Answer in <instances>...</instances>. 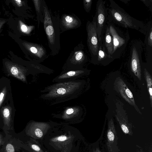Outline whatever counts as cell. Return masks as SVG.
Returning <instances> with one entry per match:
<instances>
[{
    "mask_svg": "<svg viewBox=\"0 0 152 152\" xmlns=\"http://www.w3.org/2000/svg\"><path fill=\"white\" fill-rule=\"evenodd\" d=\"M86 83L84 80L78 79L56 83L41 90L40 97L50 105L64 102L80 96Z\"/></svg>",
    "mask_w": 152,
    "mask_h": 152,
    "instance_id": "1",
    "label": "cell"
},
{
    "mask_svg": "<svg viewBox=\"0 0 152 152\" xmlns=\"http://www.w3.org/2000/svg\"><path fill=\"white\" fill-rule=\"evenodd\" d=\"M41 4L44 28L50 50V55L55 56L59 53L61 50L59 15L56 12H52L44 0H41Z\"/></svg>",
    "mask_w": 152,
    "mask_h": 152,
    "instance_id": "2",
    "label": "cell"
},
{
    "mask_svg": "<svg viewBox=\"0 0 152 152\" xmlns=\"http://www.w3.org/2000/svg\"><path fill=\"white\" fill-rule=\"evenodd\" d=\"M109 1L110 4L107 8V22L125 28L136 30L146 35L147 26L130 15L114 1Z\"/></svg>",
    "mask_w": 152,
    "mask_h": 152,
    "instance_id": "3",
    "label": "cell"
},
{
    "mask_svg": "<svg viewBox=\"0 0 152 152\" xmlns=\"http://www.w3.org/2000/svg\"><path fill=\"white\" fill-rule=\"evenodd\" d=\"M113 39V50L112 57L113 60L119 58L123 53L129 39V31L124 32L115 25L107 22Z\"/></svg>",
    "mask_w": 152,
    "mask_h": 152,
    "instance_id": "4",
    "label": "cell"
},
{
    "mask_svg": "<svg viewBox=\"0 0 152 152\" xmlns=\"http://www.w3.org/2000/svg\"><path fill=\"white\" fill-rule=\"evenodd\" d=\"M88 60L86 52L84 45L78 44L74 48L62 67V70L83 68Z\"/></svg>",
    "mask_w": 152,
    "mask_h": 152,
    "instance_id": "5",
    "label": "cell"
},
{
    "mask_svg": "<svg viewBox=\"0 0 152 152\" xmlns=\"http://www.w3.org/2000/svg\"><path fill=\"white\" fill-rule=\"evenodd\" d=\"M143 46L141 41L134 40L132 42L130 53L131 71L140 80H141V61Z\"/></svg>",
    "mask_w": 152,
    "mask_h": 152,
    "instance_id": "6",
    "label": "cell"
},
{
    "mask_svg": "<svg viewBox=\"0 0 152 152\" xmlns=\"http://www.w3.org/2000/svg\"><path fill=\"white\" fill-rule=\"evenodd\" d=\"M87 34V43L92 62H94L98 53L99 42L97 32L96 25L94 17L91 22L87 21L86 24Z\"/></svg>",
    "mask_w": 152,
    "mask_h": 152,
    "instance_id": "7",
    "label": "cell"
},
{
    "mask_svg": "<svg viewBox=\"0 0 152 152\" xmlns=\"http://www.w3.org/2000/svg\"><path fill=\"white\" fill-rule=\"evenodd\" d=\"M96 10L95 18L96 25L98 41L102 40L105 28L107 21V11L105 6V1L98 0L96 4Z\"/></svg>",
    "mask_w": 152,
    "mask_h": 152,
    "instance_id": "8",
    "label": "cell"
},
{
    "mask_svg": "<svg viewBox=\"0 0 152 152\" xmlns=\"http://www.w3.org/2000/svg\"><path fill=\"white\" fill-rule=\"evenodd\" d=\"M83 114V110L81 106L75 105L65 107L61 111L52 115L54 117L70 120H78Z\"/></svg>",
    "mask_w": 152,
    "mask_h": 152,
    "instance_id": "9",
    "label": "cell"
},
{
    "mask_svg": "<svg viewBox=\"0 0 152 152\" xmlns=\"http://www.w3.org/2000/svg\"><path fill=\"white\" fill-rule=\"evenodd\" d=\"M88 72V70L84 68L62 70L60 74L53 79L52 82L56 83L78 79V78L87 74Z\"/></svg>",
    "mask_w": 152,
    "mask_h": 152,
    "instance_id": "10",
    "label": "cell"
},
{
    "mask_svg": "<svg viewBox=\"0 0 152 152\" xmlns=\"http://www.w3.org/2000/svg\"><path fill=\"white\" fill-rule=\"evenodd\" d=\"M82 23L80 19L73 14H63L60 19L61 33L67 30L80 27Z\"/></svg>",
    "mask_w": 152,
    "mask_h": 152,
    "instance_id": "11",
    "label": "cell"
},
{
    "mask_svg": "<svg viewBox=\"0 0 152 152\" xmlns=\"http://www.w3.org/2000/svg\"><path fill=\"white\" fill-rule=\"evenodd\" d=\"M117 132L112 118L108 123L107 132V145L108 152H121L118 146Z\"/></svg>",
    "mask_w": 152,
    "mask_h": 152,
    "instance_id": "12",
    "label": "cell"
},
{
    "mask_svg": "<svg viewBox=\"0 0 152 152\" xmlns=\"http://www.w3.org/2000/svg\"><path fill=\"white\" fill-rule=\"evenodd\" d=\"M116 83L117 90L121 96L130 105L133 106L139 113H141L136 104L132 92L123 80L118 77L117 78Z\"/></svg>",
    "mask_w": 152,
    "mask_h": 152,
    "instance_id": "13",
    "label": "cell"
},
{
    "mask_svg": "<svg viewBox=\"0 0 152 152\" xmlns=\"http://www.w3.org/2000/svg\"><path fill=\"white\" fill-rule=\"evenodd\" d=\"M5 142L0 152H20L23 144L19 139L13 137L12 134H6Z\"/></svg>",
    "mask_w": 152,
    "mask_h": 152,
    "instance_id": "14",
    "label": "cell"
},
{
    "mask_svg": "<svg viewBox=\"0 0 152 152\" xmlns=\"http://www.w3.org/2000/svg\"><path fill=\"white\" fill-rule=\"evenodd\" d=\"M115 116L123 132L125 134L132 136V126L129 122L127 117L126 115L121 114L119 112H117Z\"/></svg>",
    "mask_w": 152,
    "mask_h": 152,
    "instance_id": "15",
    "label": "cell"
},
{
    "mask_svg": "<svg viewBox=\"0 0 152 152\" xmlns=\"http://www.w3.org/2000/svg\"><path fill=\"white\" fill-rule=\"evenodd\" d=\"M107 53L112 57L113 50V37L110 34L108 26L106 23L102 39Z\"/></svg>",
    "mask_w": 152,
    "mask_h": 152,
    "instance_id": "16",
    "label": "cell"
},
{
    "mask_svg": "<svg viewBox=\"0 0 152 152\" xmlns=\"http://www.w3.org/2000/svg\"><path fill=\"white\" fill-rule=\"evenodd\" d=\"M98 53L94 62L103 63L105 62H110L113 59L106 52L102 40L99 42Z\"/></svg>",
    "mask_w": 152,
    "mask_h": 152,
    "instance_id": "17",
    "label": "cell"
},
{
    "mask_svg": "<svg viewBox=\"0 0 152 152\" xmlns=\"http://www.w3.org/2000/svg\"><path fill=\"white\" fill-rule=\"evenodd\" d=\"M145 45L146 46V56H149L150 51L152 52V24H149L147 25V28L146 34L145 35Z\"/></svg>",
    "mask_w": 152,
    "mask_h": 152,
    "instance_id": "18",
    "label": "cell"
},
{
    "mask_svg": "<svg viewBox=\"0 0 152 152\" xmlns=\"http://www.w3.org/2000/svg\"><path fill=\"white\" fill-rule=\"evenodd\" d=\"M10 74L23 82H26V72L16 66H12L8 68Z\"/></svg>",
    "mask_w": 152,
    "mask_h": 152,
    "instance_id": "19",
    "label": "cell"
},
{
    "mask_svg": "<svg viewBox=\"0 0 152 152\" xmlns=\"http://www.w3.org/2000/svg\"><path fill=\"white\" fill-rule=\"evenodd\" d=\"M145 78L147 83L150 96L151 106L152 107V80L151 77L146 69H144Z\"/></svg>",
    "mask_w": 152,
    "mask_h": 152,
    "instance_id": "20",
    "label": "cell"
},
{
    "mask_svg": "<svg viewBox=\"0 0 152 152\" xmlns=\"http://www.w3.org/2000/svg\"><path fill=\"white\" fill-rule=\"evenodd\" d=\"M33 1L37 15L38 28L40 22L43 23L44 20L41 10V0H34Z\"/></svg>",
    "mask_w": 152,
    "mask_h": 152,
    "instance_id": "21",
    "label": "cell"
},
{
    "mask_svg": "<svg viewBox=\"0 0 152 152\" xmlns=\"http://www.w3.org/2000/svg\"><path fill=\"white\" fill-rule=\"evenodd\" d=\"M92 1V0H83L84 8L87 12L88 13L90 12L91 10Z\"/></svg>",
    "mask_w": 152,
    "mask_h": 152,
    "instance_id": "22",
    "label": "cell"
},
{
    "mask_svg": "<svg viewBox=\"0 0 152 152\" xmlns=\"http://www.w3.org/2000/svg\"><path fill=\"white\" fill-rule=\"evenodd\" d=\"M6 91V88L4 87L0 92V107L4 99Z\"/></svg>",
    "mask_w": 152,
    "mask_h": 152,
    "instance_id": "23",
    "label": "cell"
},
{
    "mask_svg": "<svg viewBox=\"0 0 152 152\" xmlns=\"http://www.w3.org/2000/svg\"><path fill=\"white\" fill-rule=\"evenodd\" d=\"M6 134L4 133L3 134L0 132V149L1 148L5 142Z\"/></svg>",
    "mask_w": 152,
    "mask_h": 152,
    "instance_id": "24",
    "label": "cell"
},
{
    "mask_svg": "<svg viewBox=\"0 0 152 152\" xmlns=\"http://www.w3.org/2000/svg\"><path fill=\"white\" fill-rule=\"evenodd\" d=\"M147 7H150V10L152 12V1L151 0H140Z\"/></svg>",
    "mask_w": 152,
    "mask_h": 152,
    "instance_id": "25",
    "label": "cell"
},
{
    "mask_svg": "<svg viewBox=\"0 0 152 152\" xmlns=\"http://www.w3.org/2000/svg\"><path fill=\"white\" fill-rule=\"evenodd\" d=\"M31 147L33 150L35 151H38L40 150V148L37 145L35 144H31Z\"/></svg>",
    "mask_w": 152,
    "mask_h": 152,
    "instance_id": "26",
    "label": "cell"
},
{
    "mask_svg": "<svg viewBox=\"0 0 152 152\" xmlns=\"http://www.w3.org/2000/svg\"><path fill=\"white\" fill-rule=\"evenodd\" d=\"M67 139V137L65 135H62L58 137L56 139V140L59 141H63Z\"/></svg>",
    "mask_w": 152,
    "mask_h": 152,
    "instance_id": "27",
    "label": "cell"
},
{
    "mask_svg": "<svg viewBox=\"0 0 152 152\" xmlns=\"http://www.w3.org/2000/svg\"><path fill=\"white\" fill-rule=\"evenodd\" d=\"M22 31L24 33H26L28 30V28L25 25H22L21 27Z\"/></svg>",
    "mask_w": 152,
    "mask_h": 152,
    "instance_id": "28",
    "label": "cell"
},
{
    "mask_svg": "<svg viewBox=\"0 0 152 152\" xmlns=\"http://www.w3.org/2000/svg\"><path fill=\"white\" fill-rule=\"evenodd\" d=\"M137 150L136 152H143L142 149L138 145H136Z\"/></svg>",
    "mask_w": 152,
    "mask_h": 152,
    "instance_id": "29",
    "label": "cell"
},
{
    "mask_svg": "<svg viewBox=\"0 0 152 152\" xmlns=\"http://www.w3.org/2000/svg\"><path fill=\"white\" fill-rule=\"evenodd\" d=\"M93 152H102L101 151L99 150V149L97 148L95 150H94Z\"/></svg>",
    "mask_w": 152,
    "mask_h": 152,
    "instance_id": "30",
    "label": "cell"
},
{
    "mask_svg": "<svg viewBox=\"0 0 152 152\" xmlns=\"http://www.w3.org/2000/svg\"><path fill=\"white\" fill-rule=\"evenodd\" d=\"M121 1H122L123 2V3H125V4H127V3L130 0H120Z\"/></svg>",
    "mask_w": 152,
    "mask_h": 152,
    "instance_id": "31",
    "label": "cell"
}]
</instances>
